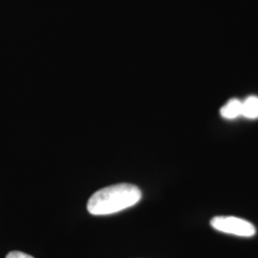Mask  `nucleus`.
I'll use <instances>...</instances> for the list:
<instances>
[{
	"mask_svg": "<svg viewBox=\"0 0 258 258\" xmlns=\"http://www.w3.org/2000/svg\"><path fill=\"white\" fill-rule=\"evenodd\" d=\"M142 192L134 184L110 185L96 191L87 203V211L93 215H108L135 206Z\"/></svg>",
	"mask_w": 258,
	"mask_h": 258,
	"instance_id": "nucleus-1",
	"label": "nucleus"
},
{
	"mask_svg": "<svg viewBox=\"0 0 258 258\" xmlns=\"http://www.w3.org/2000/svg\"><path fill=\"white\" fill-rule=\"evenodd\" d=\"M211 224L216 231L241 237H250L255 233L251 223L234 216H217L212 219Z\"/></svg>",
	"mask_w": 258,
	"mask_h": 258,
	"instance_id": "nucleus-2",
	"label": "nucleus"
},
{
	"mask_svg": "<svg viewBox=\"0 0 258 258\" xmlns=\"http://www.w3.org/2000/svg\"><path fill=\"white\" fill-rule=\"evenodd\" d=\"M220 114L227 120L238 118L242 116V102L238 99H232L222 107Z\"/></svg>",
	"mask_w": 258,
	"mask_h": 258,
	"instance_id": "nucleus-3",
	"label": "nucleus"
},
{
	"mask_svg": "<svg viewBox=\"0 0 258 258\" xmlns=\"http://www.w3.org/2000/svg\"><path fill=\"white\" fill-rule=\"evenodd\" d=\"M242 116L250 120L258 119V97L249 96L242 102Z\"/></svg>",
	"mask_w": 258,
	"mask_h": 258,
	"instance_id": "nucleus-4",
	"label": "nucleus"
},
{
	"mask_svg": "<svg viewBox=\"0 0 258 258\" xmlns=\"http://www.w3.org/2000/svg\"><path fill=\"white\" fill-rule=\"evenodd\" d=\"M6 258H34L31 255H29L27 253H24L22 251H19V250H14V251H11L8 254Z\"/></svg>",
	"mask_w": 258,
	"mask_h": 258,
	"instance_id": "nucleus-5",
	"label": "nucleus"
}]
</instances>
